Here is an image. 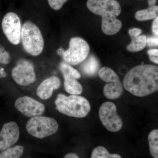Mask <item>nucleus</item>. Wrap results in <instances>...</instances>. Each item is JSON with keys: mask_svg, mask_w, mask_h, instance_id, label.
Masks as SVG:
<instances>
[{"mask_svg": "<svg viewBox=\"0 0 158 158\" xmlns=\"http://www.w3.org/2000/svg\"><path fill=\"white\" fill-rule=\"evenodd\" d=\"M141 30L137 28L131 29L128 31L129 34L131 37H138L141 35Z\"/></svg>", "mask_w": 158, "mask_h": 158, "instance_id": "obj_27", "label": "nucleus"}, {"mask_svg": "<svg viewBox=\"0 0 158 158\" xmlns=\"http://www.w3.org/2000/svg\"><path fill=\"white\" fill-rule=\"evenodd\" d=\"M49 5L55 10H60L68 0H48Z\"/></svg>", "mask_w": 158, "mask_h": 158, "instance_id": "obj_24", "label": "nucleus"}, {"mask_svg": "<svg viewBox=\"0 0 158 158\" xmlns=\"http://www.w3.org/2000/svg\"><path fill=\"white\" fill-rule=\"evenodd\" d=\"M63 158H80L77 154L75 153H69L64 156Z\"/></svg>", "mask_w": 158, "mask_h": 158, "instance_id": "obj_29", "label": "nucleus"}, {"mask_svg": "<svg viewBox=\"0 0 158 158\" xmlns=\"http://www.w3.org/2000/svg\"><path fill=\"white\" fill-rule=\"evenodd\" d=\"M148 6H156V3L157 2L156 0H148Z\"/></svg>", "mask_w": 158, "mask_h": 158, "instance_id": "obj_30", "label": "nucleus"}, {"mask_svg": "<svg viewBox=\"0 0 158 158\" xmlns=\"http://www.w3.org/2000/svg\"><path fill=\"white\" fill-rule=\"evenodd\" d=\"M64 79V88L66 92L73 95H79L83 91L82 85L77 79L67 75H63Z\"/></svg>", "mask_w": 158, "mask_h": 158, "instance_id": "obj_15", "label": "nucleus"}, {"mask_svg": "<svg viewBox=\"0 0 158 158\" xmlns=\"http://www.w3.org/2000/svg\"><path fill=\"white\" fill-rule=\"evenodd\" d=\"M10 60V56L9 53L5 49L4 47L0 44V63L7 65Z\"/></svg>", "mask_w": 158, "mask_h": 158, "instance_id": "obj_23", "label": "nucleus"}, {"mask_svg": "<svg viewBox=\"0 0 158 158\" xmlns=\"http://www.w3.org/2000/svg\"><path fill=\"white\" fill-rule=\"evenodd\" d=\"M83 62L81 65V70L85 75L93 77L98 73L100 63L95 56L91 55Z\"/></svg>", "mask_w": 158, "mask_h": 158, "instance_id": "obj_13", "label": "nucleus"}, {"mask_svg": "<svg viewBox=\"0 0 158 158\" xmlns=\"http://www.w3.org/2000/svg\"><path fill=\"white\" fill-rule=\"evenodd\" d=\"M26 129L31 135L41 139L55 134L59 129V125L52 117L37 116L29 119Z\"/></svg>", "mask_w": 158, "mask_h": 158, "instance_id": "obj_6", "label": "nucleus"}, {"mask_svg": "<svg viewBox=\"0 0 158 158\" xmlns=\"http://www.w3.org/2000/svg\"><path fill=\"white\" fill-rule=\"evenodd\" d=\"M126 90L139 97L148 96L158 90V67L152 65H138L130 69L125 76Z\"/></svg>", "mask_w": 158, "mask_h": 158, "instance_id": "obj_1", "label": "nucleus"}, {"mask_svg": "<svg viewBox=\"0 0 158 158\" xmlns=\"http://www.w3.org/2000/svg\"><path fill=\"white\" fill-rule=\"evenodd\" d=\"M150 152L153 158H158V130H153L148 136Z\"/></svg>", "mask_w": 158, "mask_h": 158, "instance_id": "obj_19", "label": "nucleus"}, {"mask_svg": "<svg viewBox=\"0 0 158 158\" xmlns=\"http://www.w3.org/2000/svg\"><path fill=\"white\" fill-rule=\"evenodd\" d=\"M21 40L24 50L31 56H39L44 48V40L41 31L30 21H26L23 25Z\"/></svg>", "mask_w": 158, "mask_h": 158, "instance_id": "obj_4", "label": "nucleus"}, {"mask_svg": "<svg viewBox=\"0 0 158 158\" xmlns=\"http://www.w3.org/2000/svg\"><path fill=\"white\" fill-rule=\"evenodd\" d=\"M11 76L15 81L22 86H27L36 81V75L32 62L26 59H20L12 69Z\"/></svg>", "mask_w": 158, "mask_h": 158, "instance_id": "obj_9", "label": "nucleus"}, {"mask_svg": "<svg viewBox=\"0 0 158 158\" xmlns=\"http://www.w3.org/2000/svg\"><path fill=\"white\" fill-rule=\"evenodd\" d=\"M158 6H149L148 8L142 10H138L135 14V18L137 20L140 21L154 19L157 17Z\"/></svg>", "mask_w": 158, "mask_h": 158, "instance_id": "obj_16", "label": "nucleus"}, {"mask_svg": "<svg viewBox=\"0 0 158 158\" xmlns=\"http://www.w3.org/2000/svg\"><path fill=\"white\" fill-rule=\"evenodd\" d=\"M55 104L60 113L76 118L86 117L91 109L90 103L85 98L73 94L66 96L59 94L55 101Z\"/></svg>", "mask_w": 158, "mask_h": 158, "instance_id": "obj_3", "label": "nucleus"}, {"mask_svg": "<svg viewBox=\"0 0 158 158\" xmlns=\"http://www.w3.org/2000/svg\"><path fill=\"white\" fill-rule=\"evenodd\" d=\"M23 151V146L16 145L2 151L0 153V158H20Z\"/></svg>", "mask_w": 158, "mask_h": 158, "instance_id": "obj_20", "label": "nucleus"}, {"mask_svg": "<svg viewBox=\"0 0 158 158\" xmlns=\"http://www.w3.org/2000/svg\"><path fill=\"white\" fill-rule=\"evenodd\" d=\"M87 8L91 12L102 17V29L106 35L118 33L122 23L117 19L121 12L119 3L116 0H88Z\"/></svg>", "mask_w": 158, "mask_h": 158, "instance_id": "obj_2", "label": "nucleus"}, {"mask_svg": "<svg viewBox=\"0 0 158 158\" xmlns=\"http://www.w3.org/2000/svg\"><path fill=\"white\" fill-rule=\"evenodd\" d=\"M19 137V127L16 123L11 121L4 124L0 132V151L11 148Z\"/></svg>", "mask_w": 158, "mask_h": 158, "instance_id": "obj_11", "label": "nucleus"}, {"mask_svg": "<svg viewBox=\"0 0 158 158\" xmlns=\"http://www.w3.org/2000/svg\"><path fill=\"white\" fill-rule=\"evenodd\" d=\"M15 107L24 115L29 117L40 116L45 110L44 105L27 96L18 98L15 103Z\"/></svg>", "mask_w": 158, "mask_h": 158, "instance_id": "obj_10", "label": "nucleus"}, {"mask_svg": "<svg viewBox=\"0 0 158 158\" xmlns=\"http://www.w3.org/2000/svg\"><path fill=\"white\" fill-rule=\"evenodd\" d=\"M2 27L3 33L9 42L13 45L19 44L22 29L19 16L14 12L7 13L2 21Z\"/></svg>", "mask_w": 158, "mask_h": 158, "instance_id": "obj_8", "label": "nucleus"}, {"mask_svg": "<svg viewBox=\"0 0 158 158\" xmlns=\"http://www.w3.org/2000/svg\"><path fill=\"white\" fill-rule=\"evenodd\" d=\"M152 31L153 33L156 35H158V17L154 19L152 23Z\"/></svg>", "mask_w": 158, "mask_h": 158, "instance_id": "obj_28", "label": "nucleus"}, {"mask_svg": "<svg viewBox=\"0 0 158 158\" xmlns=\"http://www.w3.org/2000/svg\"><path fill=\"white\" fill-rule=\"evenodd\" d=\"M158 38L157 36L150 37L146 39V45L148 47L157 46Z\"/></svg>", "mask_w": 158, "mask_h": 158, "instance_id": "obj_26", "label": "nucleus"}, {"mask_svg": "<svg viewBox=\"0 0 158 158\" xmlns=\"http://www.w3.org/2000/svg\"><path fill=\"white\" fill-rule=\"evenodd\" d=\"M61 81L58 77H51L45 79L38 86L37 89V96L43 100L51 97L54 90L59 89Z\"/></svg>", "mask_w": 158, "mask_h": 158, "instance_id": "obj_12", "label": "nucleus"}, {"mask_svg": "<svg viewBox=\"0 0 158 158\" xmlns=\"http://www.w3.org/2000/svg\"><path fill=\"white\" fill-rule=\"evenodd\" d=\"M60 69L63 75L69 76L76 79L81 78V75L78 71L65 62H61Z\"/></svg>", "mask_w": 158, "mask_h": 158, "instance_id": "obj_22", "label": "nucleus"}, {"mask_svg": "<svg viewBox=\"0 0 158 158\" xmlns=\"http://www.w3.org/2000/svg\"><path fill=\"white\" fill-rule=\"evenodd\" d=\"M90 52L88 43L80 37L71 38L69 47L66 50L59 48L57 53L62 57L64 62L70 65H77L87 59Z\"/></svg>", "mask_w": 158, "mask_h": 158, "instance_id": "obj_5", "label": "nucleus"}, {"mask_svg": "<svg viewBox=\"0 0 158 158\" xmlns=\"http://www.w3.org/2000/svg\"><path fill=\"white\" fill-rule=\"evenodd\" d=\"M99 117L103 125L110 132H117L123 127L122 119L117 114L116 105L112 102H106L102 105Z\"/></svg>", "mask_w": 158, "mask_h": 158, "instance_id": "obj_7", "label": "nucleus"}, {"mask_svg": "<svg viewBox=\"0 0 158 158\" xmlns=\"http://www.w3.org/2000/svg\"><path fill=\"white\" fill-rule=\"evenodd\" d=\"M98 73L100 78L107 83L120 81L116 72L109 67H102L99 70Z\"/></svg>", "mask_w": 158, "mask_h": 158, "instance_id": "obj_18", "label": "nucleus"}, {"mask_svg": "<svg viewBox=\"0 0 158 158\" xmlns=\"http://www.w3.org/2000/svg\"><path fill=\"white\" fill-rule=\"evenodd\" d=\"M123 88L120 81L118 82L107 83L103 88L104 95L110 99L119 98L122 95Z\"/></svg>", "mask_w": 158, "mask_h": 158, "instance_id": "obj_14", "label": "nucleus"}, {"mask_svg": "<svg viewBox=\"0 0 158 158\" xmlns=\"http://www.w3.org/2000/svg\"><path fill=\"white\" fill-rule=\"evenodd\" d=\"M148 53L149 55L150 60L156 64H158V50L156 49H150L148 51Z\"/></svg>", "mask_w": 158, "mask_h": 158, "instance_id": "obj_25", "label": "nucleus"}, {"mask_svg": "<svg viewBox=\"0 0 158 158\" xmlns=\"http://www.w3.org/2000/svg\"><path fill=\"white\" fill-rule=\"evenodd\" d=\"M91 158H122L117 154H110L106 148L102 146H98L92 151Z\"/></svg>", "mask_w": 158, "mask_h": 158, "instance_id": "obj_21", "label": "nucleus"}, {"mask_svg": "<svg viewBox=\"0 0 158 158\" xmlns=\"http://www.w3.org/2000/svg\"><path fill=\"white\" fill-rule=\"evenodd\" d=\"M131 42L127 45V48L131 52H138L142 50L146 46L147 37L145 35L131 37Z\"/></svg>", "mask_w": 158, "mask_h": 158, "instance_id": "obj_17", "label": "nucleus"}]
</instances>
